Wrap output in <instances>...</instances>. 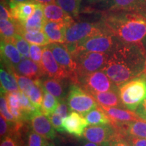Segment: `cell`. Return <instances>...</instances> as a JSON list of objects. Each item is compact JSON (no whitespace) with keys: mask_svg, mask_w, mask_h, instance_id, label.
Returning a JSON list of instances; mask_svg holds the SVG:
<instances>
[{"mask_svg":"<svg viewBox=\"0 0 146 146\" xmlns=\"http://www.w3.org/2000/svg\"><path fill=\"white\" fill-rule=\"evenodd\" d=\"M85 118L89 125H106L111 124V121L104 111L99 105L96 108L85 115Z\"/></svg>","mask_w":146,"mask_h":146,"instance_id":"484cf974","label":"cell"},{"mask_svg":"<svg viewBox=\"0 0 146 146\" xmlns=\"http://www.w3.org/2000/svg\"><path fill=\"white\" fill-rule=\"evenodd\" d=\"M145 74H146V72H145Z\"/></svg>","mask_w":146,"mask_h":146,"instance_id":"db71d44e","label":"cell"},{"mask_svg":"<svg viewBox=\"0 0 146 146\" xmlns=\"http://www.w3.org/2000/svg\"><path fill=\"white\" fill-rule=\"evenodd\" d=\"M66 27L67 25L64 23L46 21L43 27V31L51 43H64Z\"/></svg>","mask_w":146,"mask_h":146,"instance_id":"ffe728a7","label":"cell"},{"mask_svg":"<svg viewBox=\"0 0 146 146\" xmlns=\"http://www.w3.org/2000/svg\"><path fill=\"white\" fill-rule=\"evenodd\" d=\"M82 146H100V145H99V144L93 143V142L87 141L84 142L83 145H82Z\"/></svg>","mask_w":146,"mask_h":146,"instance_id":"7dc6e473","label":"cell"},{"mask_svg":"<svg viewBox=\"0 0 146 146\" xmlns=\"http://www.w3.org/2000/svg\"><path fill=\"white\" fill-rule=\"evenodd\" d=\"M110 32L90 36L74 45H66L72 55L78 52L110 53L119 41Z\"/></svg>","mask_w":146,"mask_h":146,"instance_id":"277c9868","label":"cell"},{"mask_svg":"<svg viewBox=\"0 0 146 146\" xmlns=\"http://www.w3.org/2000/svg\"><path fill=\"white\" fill-rule=\"evenodd\" d=\"M10 41L16 47L23 58H30V45L23 36L16 34Z\"/></svg>","mask_w":146,"mask_h":146,"instance_id":"1f68e13d","label":"cell"},{"mask_svg":"<svg viewBox=\"0 0 146 146\" xmlns=\"http://www.w3.org/2000/svg\"><path fill=\"white\" fill-rule=\"evenodd\" d=\"M14 76L17 81L19 90L23 92L24 94L28 96L29 91L35 83V80L32 78L27 77V76L21 75L16 72H13Z\"/></svg>","mask_w":146,"mask_h":146,"instance_id":"836d02e7","label":"cell"},{"mask_svg":"<svg viewBox=\"0 0 146 146\" xmlns=\"http://www.w3.org/2000/svg\"><path fill=\"white\" fill-rule=\"evenodd\" d=\"M129 11L136 12L146 18V0H140L135 5L131 8Z\"/></svg>","mask_w":146,"mask_h":146,"instance_id":"60d3db41","label":"cell"},{"mask_svg":"<svg viewBox=\"0 0 146 146\" xmlns=\"http://www.w3.org/2000/svg\"><path fill=\"white\" fill-rule=\"evenodd\" d=\"M8 5L4 3H1L0 6V16L1 19L14 20L11 14L10 9H8Z\"/></svg>","mask_w":146,"mask_h":146,"instance_id":"7bdbcfd3","label":"cell"},{"mask_svg":"<svg viewBox=\"0 0 146 146\" xmlns=\"http://www.w3.org/2000/svg\"><path fill=\"white\" fill-rule=\"evenodd\" d=\"M18 34L23 36L30 44L46 46L51 43L50 39L47 37L43 30L38 32L30 33L21 30L18 27Z\"/></svg>","mask_w":146,"mask_h":146,"instance_id":"cb8c5ba5","label":"cell"},{"mask_svg":"<svg viewBox=\"0 0 146 146\" xmlns=\"http://www.w3.org/2000/svg\"><path fill=\"white\" fill-rule=\"evenodd\" d=\"M0 146H17V144L13 137L7 135L1 139Z\"/></svg>","mask_w":146,"mask_h":146,"instance_id":"f6af8a7d","label":"cell"},{"mask_svg":"<svg viewBox=\"0 0 146 146\" xmlns=\"http://www.w3.org/2000/svg\"><path fill=\"white\" fill-rule=\"evenodd\" d=\"M45 146H55V145H54V143H50V142H48V143H47Z\"/></svg>","mask_w":146,"mask_h":146,"instance_id":"f907efd6","label":"cell"},{"mask_svg":"<svg viewBox=\"0 0 146 146\" xmlns=\"http://www.w3.org/2000/svg\"><path fill=\"white\" fill-rule=\"evenodd\" d=\"M116 133V129L111 124L94 125L87 127L84 131L83 137L87 141L99 145H108Z\"/></svg>","mask_w":146,"mask_h":146,"instance_id":"30bf717a","label":"cell"},{"mask_svg":"<svg viewBox=\"0 0 146 146\" xmlns=\"http://www.w3.org/2000/svg\"><path fill=\"white\" fill-rule=\"evenodd\" d=\"M125 137L131 146H146V139L131 136Z\"/></svg>","mask_w":146,"mask_h":146,"instance_id":"b9f144b4","label":"cell"},{"mask_svg":"<svg viewBox=\"0 0 146 146\" xmlns=\"http://www.w3.org/2000/svg\"><path fill=\"white\" fill-rule=\"evenodd\" d=\"M60 100L43 89V100L41 110L47 116L54 113L59 104Z\"/></svg>","mask_w":146,"mask_h":146,"instance_id":"f546056e","label":"cell"},{"mask_svg":"<svg viewBox=\"0 0 146 146\" xmlns=\"http://www.w3.org/2000/svg\"><path fill=\"white\" fill-rule=\"evenodd\" d=\"M43 47H44V46H41V45H30V58L41 66Z\"/></svg>","mask_w":146,"mask_h":146,"instance_id":"d590c367","label":"cell"},{"mask_svg":"<svg viewBox=\"0 0 146 146\" xmlns=\"http://www.w3.org/2000/svg\"><path fill=\"white\" fill-rule=\"evenodd\" d=\"M43 11L45 21H47L62 23L66 24L67 27L74 22L72 16L66 13L57 3L44 5Z\"/></svg>","mask_w":146,"mask_h":146,"instance_id":"d6986e66","label":"cell"},{"mask_svg":"<svg viewBox=\"0 0 146 146\" xmlns=\"http://www.w3.org/2000/svg\"><path fill=\"white\" fill-rule=\"evenodd\" d=\"M41 67L44 74L48 77L59 80H63L65 78L71 79L70 73L57 62L47 45L43 47Z\"/></svg>","mask_w":146,"mask_h":146,"instance_id":"8fae6325","label":"cell"},{"mask_svg":"<svg viewBox=\"0 0 146 146\" xmlns=\"http://www.w3.org/2000/svg\"><path fill=\"white\" fill-rule=\"evenodd\" d=\"M135 112L138 115L139 117L146 120V98L139 106Z\"/></svg>","mask_w":146,"mask_h":146,"instance_id":"ee69618b","label":"cell"},{"mask_svg":"<svg viewBox=\"0 0 146 146\" xmlns=\"http://www.w3.org/2000/svg\"><path fill=\"white\" fill-rule=\"evenodd\" d=\"M77 66V81L80 76L102 70L106 64L109 53L78 52L72 54Z\"/></svg>","mask_w":146,"mask_h":146,"instance_id":"8992f818","label":"cell"},{"mask_svg":"<svg viewBox=\"0 0 146 146\" xmlns=\"http://www.w3.org/2000/svg\"><path fill=\"white\" fill-rule=\"evenodd\" d=\"M108 31L102 22L100 23L72 22L66 27L64 44L74 45L90 36Z\"/></svg>","mask_w":146,"mask_h":146,"instance_id":"5b68a950","label":"cell"},{"mask_svg":"<svg viewBox=\"0 0 146 146\" xmlns=\"http://www.w3.org/2000/svg\"><path fill=\"white\" fill-rule=\"evenodd\" d=\"M60 81L61 80L50 77L45 78L42 81L41 80L43 88L58 98L60 101L62 100V98L64 95V87Z\"/></svg>","mask_w":146,"mask_h":146,"instance_id":"d4e9b609","label":"cell"},{"mask_svg":"<svg viewBox=\"0 0 146 146\" xmlns=\"http://www.w3.org/2000/svg\"><path fill=\"white\" fill-rule=\"evenodd\" d=\"M111 121V124L125 123L141 120L133 111L124 110L118 107H107L100 106Z\"/></svg>","mask_w":146,"mask_h":146,"instance_id":"e0dca14e","label":"cell"},{"mask_svg":"<svg viewBox=\"0 0 146 146\" xmlns=\"http://www.w3.org/2000/svg\"><path fill=\"white\" fill-rule=\"evenodd\" d=\"M94 96L98 104L107 107H120L122 104L120 100L118 88L106 92L96 93L91 94Z\"/></svg>","mask_w":146,"mask_h":146,"instance_id":"7402d4cb","label":"cell"},{"mask_svg":"<svg viewBox=\"0 0 146 146\" xmlns=\"http://www.w3.org/2000/svg\"><path fill=\"white\" fill-rule=\"evenodd\" d=\"M116 131L125 136L146 139V120L111 124Z\"/></svg>","mask_w":146,"mask_h":146,"instance_id":"9a60e30c","label":"cell"},{"mask_svg":"<svg viewBox=\"0 0 146 146\" xmlns=\"http://www.w3.org/2000/svg\"><path fill=\"white\" fill-rule=\"evenodd\" d=\"M28 1H31V0H10V3H23L28 2ZM9 3V4H10Z\"/></svg>","mask_w":146,"mask_h":146,"instance_id":"c3c4849f","label":"cell"},{"mask_svg":"<svg viewBox=\"0 0 146 146\" xmlns=\"http://www.w3.org/2000/svg\"><path fill=\"white\" fill-rule=\"evenodd\" d=\"M47 116H48L49 119H50L51 123H52L53 127L54 128L55 130H56L60 133L64 132L62 126L64 119L60 115L56 114V113H52V114L48 115Z\"/></svg>","mask_w":146,"mask_h":146,"instance_id":"8d00e7d4","label":"cell"},{"mask_svg":"<svg viewBox=\"0 0 146 146\" xmlns=\"http://www.w3.org/2000/svg\"><path fill=\"white\" fill-rule=\"evenodd\" d=\"M56 3L72 17L78 16L81 0H56Z\"/></svg>","mask_w":146,"mask_h":146,"instance_id":"4dcf8cb0","label":"cell"},{"mask_svg":"<svg viewBox=\"0 0 146 146\" xmlns=\"http://www.w3.org/2000/svg\"><path fill=\"white\" fill-rule=\"evenodd\" d=\"M14 72L34 80L39 79L45 74L41 66L31 58H23Z\"/></svg>","mask_w":146,"mask_h":146,"instance_id":"ac0fdd59","label":"cell"},{"mask_svg":"<svg viewBox=\"0 0 146 146\" xmlns=\"http://www.w3.org/2000/svg\"><path fill=\"white\" fill-rule=\"evenodd\" d=\"M104 146H107V145H104Z\"/></svg>","mask_w":146,"mask_h":146,"instance_id":"f5cc1de1","label":"cell"},{"mask_svg":"<svg viewBox=\"0 0 146 146\" xmlns=\"http://www.w3.org/2000/svg\"><path fill=\"white\" fill-rule=\"evenodd\" d=\"M37 3L28 1V2L10 3L9 8L10 9L12 17L20 23H23L34 13Z\"/></svg>","mask_w":146,"mask_h":146,"instance_id":"44dd1931","label":"cell"},{"mask_svg":"<svg viewBox=\"0 0 146 146\" xmlns=\"http://www.w3.org/2000/svg\"><path fill=\"white\" fill-rule=\"evenodd\" d=\"M8 123V122L5 120V118L1 115V117H0V135H1V139L5 137V136L11 135V131Z\"/></svg>","mask_w":146,"mask_h":146,"instance_id":"ab89813d","label":"cell"},{"mask_svg":"<svg viewBox=\"0 0 146 146\" xmlns=\"http://www.w3.org/2000/svg\"><path fill=\"white\" fill-rule=\"evenodd\" d=\"M0 80L1 93L6 94L19 90L17 81L12 71H7L1 67L0 70Z\"/></svg>","mask_w":146,"mask_h":146,"instance_id":"603a6c76","label":"cell"},{"mask_svg":"<svg viewBox=\"0 0 146 146\" xmlns=\"http://www.w3.org/2000/svg\"><path fill=\"white\" fill-rule=\"evenodd\" d=\"M67 103L71 111H75L83 116L99 106L94 96L77 84L70 87Z\"/></svg>","mask_w":146,"mask_h":146,"instance_id":"52a82bcc","label":"cell"},{"mask_svg":"<svg viewBox=\"0 0 146 146\" xmlns=\"http://www.w3.org/2000/svg\"><path fill=\"white\" fill-rule=\"evenodd\" d=\"M17 146H19V145H17Z\"/></svg>","mask_w":146,"mask_h":146,"instance_id":"816d5d0a","label":"cell"},{"mask_svg":"<svg viewBox=\"0 0 146 146\" xmlns=\"http://www.w3.org/2000/svg\"><path fill=\"white\" fill-rule=\"evenodd\" d=\"M32 129L40 135L47 139H53L56 137L55 129L51 123L48 116L39 110L31 116L30 118Z\"/></svg>","mask_w":146,"mask_h":146,"instance_id":"7c38bea8","label":"cell"},{"mask_svg":"<svg viewBox=\"0 0 146 146\" xmlns=\"http://www.w3.org/2000/svg\"><path fill=\"white\" fill-rule=\"evenodd\" d=\"M140 0H106L103 7L108 11L125 10H129L135 5Z\"/></svg>","mask_w":146,"mask_h":146,"instance_id":"f1b7e54d","label":"cell"},{"mask_svg":"<svg viewBox=\"0 0 146 146\" xmlns=\"http://www.w3.org/2000/svg\"><path fill=\"white\" fill-rule=\"evenodd\" d=\"M32 2H35L36 3H39L43 5L50 4V3H56V0H31Z\"/></svg>","mask_w":146,"mask_h":146,"instance_id":"bcb514c9","label":"cell"},{"mask_svg":"<svg viewBox=\"0 0 146 146\" xmlns=\"http://www.w3.org/2000/svg\"><path fill=\"white\" fill-rule=\"evenodd\" d=\"M120 100L124 106L135 112L146 98V74L136 77L118 87Z\"/></svg>","mask_w":146,"mask_h":146,"instance_id":"3957f363","label":"cell"},{"mask_svg":"<svg viewBox=\"0 0 146 146\" xmlns=\"http://www.w3.org/2000/svg\"><path fill=\"white\" fill-rule=\"evenodd\" d=\"M57 62L70 73L71 81L77 83V66L73 56L64 43H50L47 45Z\"/></svg>","mask_w":146,"mask_h":146,"instance_id":"9c48e42d","label":"cell"},{"mask_svg":"<svg viewBox=\"0 0 146 146\" xmlns=\"http://www.w3.org/2000/svg\"><path fill=\"white\" fill-rule=\"evenodd\" d=\"M44 5L37 3L34 13L27 20L25 23H20L18 22V27L21 30L27 32H38L43 30L45 23L44 16Z\"/></svg>","mask_w":146,"mask_h":146,"instance_id":"2e32d148","label":"cell"},{"mask_svg":"<svg viewBox=\"0 0 146 146\" xmlns=\"http://www.w3.org/2000/svg\"><path fill=\"white\" fill-rule=\"evenodd\" d=\"M48 143L45 139L35 131H31L28 133L26 146H45Z\"/></svg>","mask_w":146,"mask_h":146,"instance_id":"e575fe53","label":"cell"},{"mask_svg":"<svg viewBox=\"0 0 146 146\" xmlns=\"http://www.w3.org/2000/svg\"><path fill=\"white\" fill-rule=\"evenodd\" d=\"M89 3H100L102 2V1H105L106 0H87Z\"/></svg>","mask_w":146,"mask_h":146,"instance_id":"681fc988","label":"cell"},{"mask_svg":"<svg viewBox=\"0 0 146 146\" xmlns=\"http://www.w3.org/2000/svg\"><path fill=\"white\" fill-rule=\"evenodd\" d=\"M76 84L90 94L106 92L118 88L103 70H98L80 76Z\"/></svg>","mask_w":146,"mask_h":146,"instance_id":"ba28073f","label":"cell"},{"mask_svg":"<svg viewBox=\"0 0 146 146\" xmlns=\"http://www.w3.org/2000/svg\"><path fill=\"white\" fill-rule=\"evenodd\" d=\"M88 125L83 115L75 111L69 113L68 116L64 118L62 123L64 132L76 137L83 136L84 131Z\"/></svg>","mask_w":146,"mask_h":146,"instance_id":"4fadbf2b","label":"cell"},{"mask_svg":"<svg viewBox=\"0 0 146 146\" xmlns=\"http://www.w3.org/2000/svg\"><path fill=\"white\" fill-rule=\"evenodd\" d=\"M1 39L11 40L18 34V22L16 20H0Z\"/></svg>","mask_w":146,"mask_h":146,"instance_id":"4316f807","label":"cell"},{"mask_svg":"<svg viewBox=\"0 0 146 146\" xmlns=\"http://www.w3.org/2000/svg\"><path fill=\"white\" fill-rule=\"evenodd\" d=\"M1 59L8 70L14 72L23 57L12 41L1 39Z\"/></svg>","mask_w":146,"mask_h":146,"instance_id":"5bb4252c","label":"cell"},{"mask_svg":"<svg viewBox=\"0 0 146 146\" xmlns=\"http://www.w3.org/2000/svg\"><path fill=\"white\" fill-rule=\"evenodd\" d=\"M118 87L126 82L145 74L146 51L141 43L119 41L109 53L102 70Z\"/></svg>","mask_w":146,"mask_h":146,"instance_id":"6da1fadb","label":"cell"},{"mask_svg":"<svg viewBox=\"0 0 146 146\" xmlns=\"http://www.w3.org/2000/svg\"><path fill=\"white\" fill-rule=\"evenodd\" d=\"M102 22L108 31L122 42L141 43L146 37V18L132 11H108Z\"/></svg>","mask_w":146,"mask_h":146,"instance_id":"7a4b0ae2","label":"cell"},{"mask_svg":"<svg viewBox=\"0 0 146 146\" xmlns=\"http://www.w3.org/2000/svg\"><path fill=\"white\" fill-rule=\"evenodd\" d=\"M0 109H1V115L5 118V120L10 124H23L19 123L16 119L15 117L11 113L9 109L8 102L6 100L5 94L1 93V98H0Z\"/></svg>","mask_w":146,"mask_h":146,"instance_id":"d6a6232c","label":"cell"},{"mask_svg":"<svg viewBox=\"0 0 146 146\" xmlns=\"http://www.w3.org/2000/svg\"><path fill=\"white\" fill-rule=\"evenodd\" d=\"M27 96L34 106L41 110L43 100V88L40 78L35 80L34 85H33Z\"/></svg>","mask_w":146,"mask_h":146,"instance_id":"83f0119b","label":"cell"},{"mask_svg":"<svg viewBox=\"0 0 146 146\" xmlns=\"http://www.w3.org/2000/svg\"><path fill=\"white\" fill-rule=\"evenodd\" d=\"M125 136V135H123L116 131L114 137L112 139V140L109 142L108 145L109 146H131V144L126 139Z\"/></svg>","mask_w":146,"mask_h":146,"instance_id":"74e56055","label":"cell"},{"mask_svg":"<svg viewBox=\"0 0 146 146\" xmlns=\"http://www.w3.org/2000/svg\"><path fill=\"white\" fill-rule=\"evenodd\" d=\"M69 110H70L68 106V103H66V102L64 101V100H60L59 104H58L54 113L60 115L64 119L68 115Z\"/></svg>","mask_w":146,"mask_h":146,"instance_id":"f35d334b","label":"cell"}]
</instances>
